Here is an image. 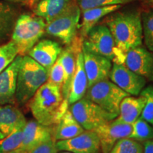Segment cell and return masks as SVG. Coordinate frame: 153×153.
Listing matches in <instances>:
<instances>
[{
  "instance_id": "obj_1",
  "label": "cell",
  "mask_w": 153,
  "mask_h": 153,
  "mask_svg": "<svg viewBox=\"0 0 153 153\" xmlns=\"http://www.w3.org/2000/svg\"><path fill=\"white\" fill-rule=\"evenodd\" d=\"M69 103L57 85L47 81L30 99L29 108L38 123L55 126L68 110Z\"/></svg>"
},
{
  "instance_id": "obj_2",
  "label": "cell",
  "mask_w": 153,
  "mask_h": 153,
  "mask_svg": "<svg viewBox=\"0 0 153 153\" xmlns=\"http://www.w3.org/2000/svg\"><path fill=\"white\" fill-rule=\"evenodd\" d=\"M118 49L126 55L131 49L140 46L143 35L141 14L138 11L116 12L106 19Z\"/></svg>"
},
{
  "instance_id": "obj_3",
  "label": "cell",
  "mask_w": 153,
  "mask_h": 153,
  "mask_svg": "<svg viewBox=\"0 0 153 153\" xmlns=\"http://www.w3.org/2000/svg\"><path fill=\"white\" fill-rule=\"evenodd\" d=\"M49 72L28 55H24L16 80L15 99L20 104L27 103L48 79Z\"/></svg>"
},
{
  "instance_id": "obj_4",
  "label": "cell",
  "mask_w": 153,
  "mask_h": 153,
  "mask_svg": "<svg viewBox=\"0 0 153 153\" xmlns=\"http://www.w3.org/2000/svg\"><path fill=\"white\" fill-rule=\"evenodd\" d=\"M46 23L38 16L22 14L16 19L11 33L18 55H26L45 32Z\"/></svg>"
},
{
  "instance_id": "obj_5",
  "label": "cell",
  "mask_w": 153,
  "mask_h": 153,
  "mask_svg": "<svg viewBox=\"0 0 153 153\" xmlns=\"http://www.w3.org/2000/svg\"><path fill=\"white\" fill-rule=\"evenodd\" d=\"M82 48L94 54L106 57L113 63L124 64L125 55L116 47L106 25H96L82 41Z\"/></svg>"
},
{
  "instance_id": "obj_6",
  "label": "cell",
  "mask_w": 153,
  "mask_h": 153,
  "mask_svg": "<svg viewBox=\"0 0 153 153\" xmlns=\"http://www.w3.org/2000/svg\"><path fill=\"white\" fill-rule=\"evenodd\" d=\"M129 95L109 79H105L88 88L85 97L107 112L118 116L120 103Z\"/></svg>"
},
{
  "instance_id": "obj_7",
  "label": "cell",
  "mask_w": 153,
  "mask_h": 153,
  "mask_svg": "<svg viewBox=\"0 0 153 153\" xmlns=\"http://www.w3.org/2000/svg\"><path fill=\"white\" fill-rule=\"evenodd\" d=\"M70 105L69 110L85 131H94L99 126L117 117L85 97Z\"/></svg>"
},
{
  "instance_id": "obj_8",
  "label": "cell",
  "mask_w": 153,
  "mask_h": 153,
  "mask_svg": "<svg viewBox=\"0 0 153 153\" xmlns=\"http://www.w3.org/2000/svg\"><path fill=\"white\" fill-rule=\"evenodd\" d=\"M80 15L81 10L79 6L72 2L62 14L46 24L45 31L49 35L59 38L63 43L70 45L79 28Z\"/></svg>"
},
{
  "instance_id": "obj_9",
  "label": "cell",
  "mask_w": 153,
  "mask_h": 153,
  "mask_svg": "<svg viewBox=\"0 0 153 153\" xmlns=\"http://www.w3.org/2000/svg\"><path fill=\"white\" fill-rule=\"evenodd\" d=\"M132 130V124L124 123L117 118L96 128L94 131L100 141L101 153H110L118 140L130 137Z\"/></svg>"
},
{
  "instance_id": "obj_10",
  "label": "cell",
  "mask_w": 153,
  "mask_h": 153,
  "mask_svg": "<svg viewBox=\"0 0 153 153\" xmlns=\"http://www.w3.org/2000/svg\"><path fill=\"white\" fill-rule=\"evenodd\" d=\"M108 79L132 96H139L146 85L145 78L131 71L124 64L118 63H113Z\"/></svg>"
},
{
  "instance_id": "obj_11",
  "label": "cell",
  "mask_w": 153,
  "mask_h": 153,
  "mask_svg": "<svg viewBox=\"0 0 153 153\" xmlns=\"http://www.w3.org/2000/svg\"><path fill=\"white\" fill-rule=\"evenodd\" d=\"M54 126H44L37 120L26 122L22 143L17 150L20 153H30L40 145L54 138Z\"/></svg>"
},
{
  "instance_id": "obj_12",
  "label": "cell",
  "mask_w": 153,
  "mask_h": 153,
  "mask_svg": "<svg viewBox=\"0 0 153 153\" xmlns=\"http://www.w3.org/2000/svg\"><path fill=\"white\" fill-rule=\"evenodd\" d=\"M59 152L71 153H101L99 138L94 131H85L72 138L56 141Z\"/></svg>"
},
{
  "instance_id": "obj_13",
  "label": "cell",
  "mask_w": 153,
  "mask_h": 153,
  "mask_svg": "<svg viewBox=\"0 0 153 153\" xmlns=\"http://www.w3.org/2000/svg\"><path fill=\"white\" fill-rule=\"evenodd\" d=\"M124 65L139 75L153 82V52L140 46L126 53Z\"/></svg>"
},
{
  "instance_id": "obj_14",
  "label": "cell",
  "mask_w": 153,
  "mask_h": 153,
  "mask_svg": "<svg viewBox=\"0 0 153 153\" xmlns=\"http://www.w3.org/2000/svg\"><path fill=\"white\" fill-rule=\"evenodd\" d=\"M84 66L87 76L88 88L102 80L108 79L112 62L106 57L94 54L82 48Z\"/></svg>"
},
{
  "instance_id": "obj_15",
  "label": "cell",
  "mask_w": 153,
  "mask_h": 153,
  "mask_svg": "<svg viewBox=\"0 0 153 153\" xmlns=\"http://www.w3.org/2000/svg\"><path fill=\"white\" fill-rule=\"evenodd\" d=\"M82 41L81 38L79 39L75 38L69 46L63 50L58 57L59 60L62 65L64 70V82L61 89L63 98L68 101L69 93H70V86L74 76L76 68V57L77 52L82 48Z\"/></svg>"
},
{
  "instance_id": "obj_16",
  "label": "cell",
  "mask_w": 153,
  "mask_h": 153,
  "mask_svg": "<svg viewBox=\"0 0 153 153\" xmlns=\"http://www.w3.org/2000/svg\"><path fill=\"white\" fill-rule=\"evenodd\" d=\"M22 57V55H17L14 60L0 73V105L14 102L17 75Z\"/></svg>"
},
{
  "instance_id": "obj_17",
  "label": "cell",
  "mask_w": 153,
  "mask_h": 153,
  "mask_svg": "<svg viewBox=\"0 0 153 153\" xmlns=\"http://www.w3.org/2000/svg\"><path fill=\"white\" fill-rule=\"evenodd\" d=\"M62 51V48L57 42L51 40H43L38 42L30 50L28 55L49 72Z\"/></svg>"
},
{
  "instance_id": "obj_18",
  "label": "cell",
  "mask_w": 153,
  "mask_h": 153,
  "mask_svg": "<svg viewBox=\"0 0 153 153\" xmlns=\"http://www.w3.org/2000/svg\"><path fill=\"white\" fill-rule=\"evenodd\" d=\"M88 89V80L84 66L82 48L77 52L76 57V68L70 86L68 97L69 105L74 104L85 97Z\"/></svg>"
},
{
  "instance_id": "obj_19",
  "label": "cell",
  "mask_w": 153,
  "mask_h": 153,
  "mask_svg": "<svg viewBox=\"0 0 153 153\" xmlns=\"http://www.w3.org/2000/svg\"><path fill=\"white\" fill-rule=\"evenodd\" d=\"M24 115L12 105H0V131L5 136L15 131L24 129L26 124Z\"/></svg>"
},
{
  "instance_id": "obj_20",
  "label": "cell",
  "mask_w": 153,
  "mask_h": 153,
  "mask_svg": "<svg viewBox=\"0 0 153 153\" xmlns=\"http://www.w3.org/2000/svg\"><path fill=\"white\" fill-rule=\"evenodd\" d=\"M145 104L144 97L139 96H128L122 100L120 104L118 120L124 123L132 124L140 116Z\"/></svg>"
},
{
  "instance_id": "obj_21",
  "label": "cell",
  "mask_w": 153,
  "mask_h": 153,
  "mask_svg": "<svg viewBox=\"0 0 153 153\" xmlns=\"http://www.w3.org/2000/svg\"><path fill=\"white\" fill-rule=\"evenodd\" d=\"M122 5H111L105 7H95L84 11L82 12V21L80 28V38L82 40L87 36L88 32L97 25L101 19L107 15L118 10Z\"/></svg>"
},
{
  "instance_id": "obj_22",
  "label": "cell",
  "mask_w": 153,
  "mask_h": 153,
  "mask_svg": "<svg viewBox=\"0 0 153 153\" xmlns=\"http://www.w3.org/2000/svg\"><path fill=\"white\" fill-rule=\"evenodd\" d=\"M72 2V0H40L34 13L48 24L66 11Z\"/></svg>"
},
{
  "instance_id": "obj_23",
  "label": "cell",
  "mask_w": 153,
  "mask_h": 153,
  "mask_svg": "<svg viewBox=\"0 0 153 153\" xmlns=\"http://www.w3.org/2000/svg\"><path fill=\"white\" fill-rule=\"evenodd\" d=\"M85 131L68 108L55 126L54 139L56 141L70 139L82 133Z\"/></svg>"
},
{
  "instance_id": "obj_24",
  "label": "cell",
  "mask_w": 153,
  "mask_h": 153,
  "mask_svg": "<svg viewBox=\"0 0 153 153\" xmlns=\"http://www.w3.org/2000/svg\"><path fill=\"white\" fill-rule=\"evenodd\" d=\"M16 19L14 9L9 4L0 1V41L12 33Z\"/></svg>"
},
{
  "instance_id": "obj_25",
  "label": "cell",
  "mask_w": 153,
  "mask_h": 153,
  "mask_svg": "<svg viewBox=\"0 0 153 153\" xmlns=\"http://www.w3.org/2000/svg\"><path fill=\"white\" fill-rule=\"evenodd\" d=\"M132 127L130 138L140 143L153 139V126L140 116L132 123Z\"/></svg>"
},
{
  "instance_id": "obj_26",
  "label": "cell",
  "mask_w": 153,
  "mask_h": 153,
  "mask_svg": "<svg viewBox=\"0 0 153 153\" xmlns=\"http://www.w3.org/2000/svg\"><path fill=\"white\" fill-rule=\"evenodd\" d=\"M143 40L147 48L153 52V9L141 14Z\"/></svg>"
},
{
  "instance_id": "obj_27",
  "label": "cell",
  "mask_w": 153,
  "mask_h": 153,
  "mask_svg": "<svg viewBox=\"0 0 153 153\" xmlns=\"http://www.w3.org/2000/svg\"><path fill=\"white\" fill-rule=\"evenodd\" d=\"M110 153H143V145L130 137L118 140Z\"/></svg>"
},
{
  "instance_id": "obj_28",
  "label": "cell",
  "mask_w": 153,
  "mask_h": 153,
  "mask_svg": "<svg viewBox=\"0 0 153 153\" xmlns=\"http://www.w3.org/2000/svg\"><path fill=\"white\" fill-rule=\"evenodd\" d=\"M17 55L18 50L14 41L0 45V73L14 60Z\"/></svg>"
},
{
  "instance_id": "obj_29",
  "label": "cell",
  "mask_w": 153,
  "mask_h": 153,
  "mask_svg": "<svg viewBox=\"0 0 153 153\" xmlns=\"http://www.w3.org/2000/svg\"><path fill=\"white\" fill-rule=\"evenodd\" d=\"M23 129L17 130L0 139V153H9L19 148L22 141Z\"/></svg>"
},
{
  "instance_id": "obj_30",
  "label": "cell",
  "mask_w": 153,
  "mask_h": 153,
  "mask_svg": "<svg viewBox=\"0 0 153 153\" xmlns=\"http://www.w3.org/2000/svg\"><path fill=\"white\" fill-rule=\"evenodd\" d=\"M140 94L145 99V104L140 117L153 126V86L143 89Z\"/></svg>"
},
{
  "instance_id": "obj_31",
  "label": "cell",
  "mask_w": 153,
  "mask_h": 153,
  "mask_svg": "<svg viewBox=\"0 0 153 153\" xmlns=\"http://www.w3.org/2000/svg\"><path fill=\"white\" fill-rule=\"evenodd\" d=\"M134 0H77V4L82 12L95 7L111 5H122L131 2Z\"/></svg>"
},
{
  "instance_id": "obj_32",
  "label": "cell",
  "mask_w": 153,
  "mask_h": 153,
  "mask_svg": "<svg viewBox=\"0 0 153 153\" xmlns=\"http://www.w3.org/2000/svg\"><path fill=\"white\" fill-rule=\"evenodd\" d=\"M64 70H63V68L60 60L57 58L56 62L54 63V65L50 70L48 81L54 84V85H57L58 87H60V89H62L63 82H64Z\"/></svg>"
},
{
  "instance_id": "obj_33",
  "label": "cell",
  "mask_w": 153,
  "mask_h": 153,
  "mask_svg": "<svg viewBox=\"0 0 153 153\" xmlns=\"http://www.w3.org/2000/svg\"><path fill=\"white\" fill-rule=\"evenodd\" d=\"M58 152L56 147V140L53 138L40 145L30 153H57Z\"/></svg>"
},
{
  "instance_id": "obj_34",
  "label": "cell",
  "mask_w": 153,
  "mask_h": 153,
  "mask_svg": "<svg viewBox=\"0 0 153 153\" xmlns=\"http://www.w3.org/2000/svg\"><path fill=\"white\" fill-rule=\"evenodd\" d=\"M143 153H153V139L143 142Z\"/></svg>"
},
{
  "instance_id": "obj_35",
  "label": "cell",
  "mask_w": 153,
  "mask_h": 153,
  "mask_svg": "<svg viewBox=\"0 0 153 153\" xmlns=\"http://www.w3.org/2000/svg\"><path fill=\"white\" fill-rule=\"evenodd\" d=\"M40 0H26V1L27 2L28 5L30 6H33L36 4H37Z\"/></svg>"
},
{
  "instance_id": "obj_36",
  "label": "cell",
  "mask_w": 153,
  "mask_h": 153,
  "mask_svg": "<svg viewBox=\"0 0 153 153\" xmlns=\"http://www.w3.org/2000/svg\"><path fill=\"white\" fill-rule=\"evenodd\" d=\"M5 1H11V2H24L26 1V0H5Z\"/></svg>"
},
{
  "instance_id": "obj_37",
  "label": "cell",
  "mask_w": 153,
  "mask_h": 153,
  "mask_svg": "<svg viewBox=\"0 0 153 153\" xmlns=\"http://www.w3.org/2000/svg\"><path fill=\"white\" fill-rule=\"evenodd\" d=\"M145 1H146L147 4H148L153 7V0H145Z\"/></svg>"
},
{
  "instance_id": "obj_38",
  "label": "cell",
  "mask_w": 153,
  "mask_h": 153,
  "mask_svg": "<svg viewBox=\"0 0 153 153\" xmlns=\"http://www.w3.org/2000/svg\"><path fill=\"white\" fill-rule=\"evenodd\" d=\"M5 137V135H4V134L1 133V131H0V139H2V138H4V137Z\"/></svg>"
},
{
  "instance_id": "obj_39",
  "label": "cell",
  "mask_w": 153,
  "mask_h": 153,
  "mask_svg": "<svg viewBox=\"0 0 153 153\" xmlns=\"http://www.w3.org/2000/svg\"><path fill=\"white\" fill-rule=\"evenodd\" d=\"M9 153H20V152H19L17 150H14V151H12V152H9Z\"/></svg>"
},
{
  "instance_id": "obj_40",
  "label": "cell",
  "mask_w": 153,
  "mask_h": 153,
  "mask_svg": "<svg viewBox=\"0 0 153 153\" xmlns=\"http://www.w3.org/2000/svg\"><path fill=\"white\" fill-rule=\"evenodd\" d=\"M57 153H71V152H65V151H60V152H57Z\"/></svg>"
}]
</instances>
